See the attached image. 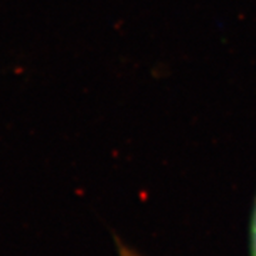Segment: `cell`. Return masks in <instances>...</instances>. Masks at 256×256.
Instances as JSON below:
<instances>
[{
  "label": "cell",
  "mask_w": 256,
  "mask_h": 256,
  "mask_svg": "<svg viewBox=\"0 0 256 256\" xmlns=\"http://www.w3.org/2000/svg\"><path fill=\"white\" fill-rule=\"evenodd\" d=\"M250 256H256V196L250 218Z\"/></svg>",
  "instance_id": "obj_1"
},
{
  "label": "cell",
  "mask_w": 256,
  "mask_h": 256,
  "mask_svg": "<svg viewBox=\"0 0 256 256\" xmlns=\"http://www.w3.org/2000/svg\"><path fill=\"white\" fill-rule=\"evenodd\" d=\"M126 256H128V254H126Z\"/></svg>",
  "instance_id": "obj_2"
}]
</instances>
